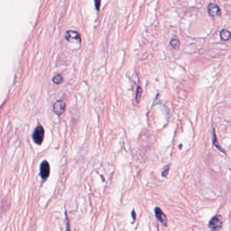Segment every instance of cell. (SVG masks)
<instances>
[{"instance_id": "1", "label": "cell", "mask_w": 231, "mask_h": 231, "mask_svg": "<svg viewBox=\"0 0 231 231\" xmlns=\"http://www.w3.org/2000/svg\"><path fill=\"white\" fill-rule=\"evenodd\" d=\"M222 224L223 220L222 215H215L209 222V228L211 230V231H220L222 226Z\"/></svg>"}, {"instance_id": "2", "label": "cell", "mask_w": 231, "mask_h": 231, "mask_svg": "<svg viewBox=\"0 0 231 231\" xmlns=\"http://www.w3.org/2000/svg\"><path fill=\"white\" fill-rule=\"evenodd\" d=\"M44 130L42 126H38L35 128L34 132L33 134V139L36 144H42L43 140V138H44Z\"/></svg>"}, {"instance_id": "3", "label": "cell", "mask_w": 231, "mask_h": 231, "mask_svg": "<svg viewBox=\"0 0 231 231\" xmlns=\"http://www.w3.org/2000/svg\"><path fill=\"white\" fill-rule=\"evenodd\" d=\"M155 214L157 219L158 220V221L162 224L164 226H167V216L165 215V214L163 212V211L158 207H156L155 208Z\"/></svg>"}, {"instance_id": "4", "label": "cell", "mask_w": 231, "mask_h": 231, "mask_svg": "<svg viewBox=\"0 0 231 231\" xmlns=\"http://www.w3.org/2000/svg\"><path fill=\"white\" fill-rule=\"evenodd\" d=\"M66 109V104L63 100H57L53 105V111L58 115L63 113Z\"/></svg>"}, {"instance_id": "5", "label": "cell", "mask_w": 231, "mask_h": 231, "mask_svg": "<svg viewBox=\"0 0 231 231\" xmlns=\"http://www.w3.org/2000/svg\"><path fill=\"white\" fill-rule=\"evenodd\" d=\"M207 10L209 14L211 16H220L221 14L220 9L218 6L213 3H209L207 6Z\"/></svg>"}, {"instance_id": "6", "label": "cell", "mask_w": 231, "mask_h": 231, "mask_svg": "<svg viewBox=\"0 0 231 231\" xmlns=\"http://www.w3.org/2000/svg\"><path fill=\"white\" fill-rule=\"evenodd\" d=\"M50 170V167L49 163H47V161H44L40 166V174L43 179H46L49 176Z\"/></svg>"}, {"instance_id": "7", "label": "cell", "mask_w": 231, "mask_h": 231, "mask_svg": "<svg viewBox=\"0 0 231 231\" xmlns=\"http://www.w3.org/2000/svg\"><path fill=\"white\" fill-rule=\"evenodd\" d=\"M66 39L69 40H77V41L81 42V35L79 32L74 30H69L66 32L65 34Z\"/></svg>"}, {"instance_id": "8", "label": "cell", "mask_w": 231, "mask_h": 231, "mask_svg": "<svg viewBox=\"0 0 231 231\" xmlns=\"http://www.w3.org/2000/svg\"><path fill=\"white\" fill-rule=\"evenodd\" d=\"M220 35L221 39L224 40V41H228L230 38V33L229 31L226 30V29H223L220 33Z\"/></svg>"}, {"instance_id": "9", "label": "cell", "mask_w": 231, "mask_h": 231, "mask_svg": "<svg viewBox=\"0 0 231 231\" xmlns=\"http://www.w3.org/2000/svg\"><path fill=\"white\" fill-rule=\"evenodd\" d=\"M213 144L215 145V146H216V147H217L220 150V151H221L223 153H224V151L223 149L220 146L219 143L218 142L217 138H216V135H215V131H214V130L213 131Z\"/></svg>"}, {"instance_id": "10", "label": "cell", "mask_w": 231, "mask_h": 231, "mask_svg": "<svg viewBox=\"0 0 231 231\" xmlns=\"http://www.w3.org/2000/svg\"><path fill=\"white\" fill-rule=\"evenodd\" d=\"M170 45L173 47L174 49H178L180 47V42L178 39H173L170 41Z\"/></svg>"}, {"instance_id": "11", "label": "cell", "mask_w": 231, "mask_h": 231, "mask_svg": "<svg viewBox=\"0 0 231 231\" xmlns=\"http://www.w3.org/2000/svg\"><path fill=\"white\" fill-rule=\"evenodd\" d=\"M52 80H53L54 83H56V84H59L62 82V81H63V78H62L60 75H57L55 77H54Z\"/></svg>"}, {"instance_id": "12", "label": "cell", "mask_w": 231, "mask_h": 231, "mask_svg": "<svg viewBox=\"0 0 231 231\" xmlns=\"http://www.w3.org/2000/svg\"><path fill=\"white\" fill-rule=\"evenodd\" d=\"M142 88L140 87H138L136 91V95H135V100H136L137 102H139L140 100V98H141V95H142Z\"/></svg>"}, {"instance_id": "13", "label": "cell", "mask_w": 231, "mask_h": 231, "mask_svg": "<svg viewBox=\"0 0 231 231\" xmlns=\"http://www.w3.org/2000/svg\"><path fill=\"white\" fill-rule=\"evenodd\" d=\"M169 170H170V166H167L166 167H165L163 171H162V174H161L162 176L164 178L167 177L168 174H169Z\"/></svg>"}, {"instance_id": "14", "label": "cell", "mask_w": 231, "mask_h": 231, "mask_svg": "<svg viewBox=\"0 0 231 231\" xmlns=\"http://www.w3.org/2000/svg\"><path fill=\"white\" fill-rule=\"evenodd\" d=\"M95 4H96V8L98 10L99 9V6L100 4V1H96L95 2Z\"/></svg>"}, {"instance_id": "15", "label": "cell", "mask_w": 231, "mask_h": 231, "mask_svg": "<svg viewBox=\"0 0 231 231\" xmlns=\"http://www.w3.org/2000/svg\"><path fill=\"white\" fill-rule=\"evenodd\" d=\"M131 216H132V218H133L134 220H135V214L134 210L131 211Z\"/></svg>"}]
</instances>
